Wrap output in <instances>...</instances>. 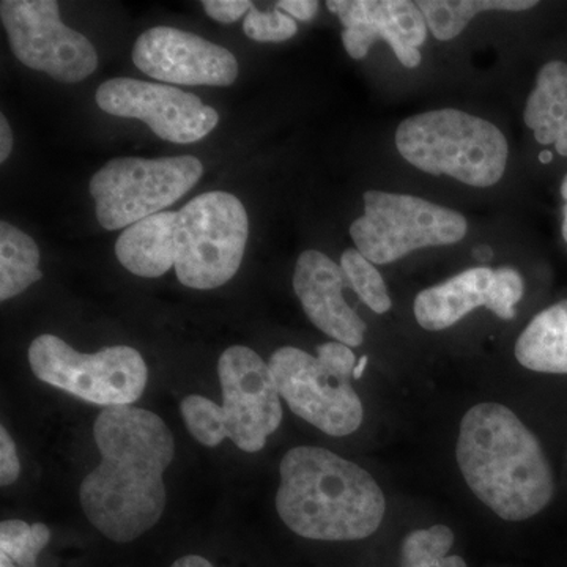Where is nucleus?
<instances>
[{
    "instance_id": "1",
    "label": "nucleus",
    "mask_w": 567,
    "mask_h": 567,
    "mask_svg": "<svg viewBox=\"0 0 567 567\" xmlns=\"http://www.w3.org/2000/svg\"><path fill=\"white\" fill-rule=\"evenodd\" d=\"M102 462L82 481L89 522L114 543H133L158 524L166 509L164 472L173 464V432L151 410L110 406L93 424Z\"/></svg>"
},
{
    "instance_id": "2",
    "label": "nucleus",
    "mask_w": 567,
    "mask_h": 567,
    "mask_svg": "<svg viewBox=\"0 0 567 567\" xmlns=\"http://www.w3.org/2000/svg\"><path fill=\"white\" fill-rule=\"evenodd\" d=\"M456 456L473 494L503 520H527L554 498V473L539 440L505 405L484 402L466 412Z\"/></svg>"
},
{
    "instance_id": "3",
    "label": "nucleus",
    "mask_w": 567,
    "mask_h": 567,
    "mask_svg": "<svg viewBox=\"0 0 567 567\" xmlns=\"http://www.w3.org/2000/svg\"><path fill=\"white\" fill-rule=\"evenodd\" d=\"M276 511L295 535L312 540H360L374 535L386 499L371 473L316 446H298L279 465Z\"/></svg>"
},
{
    "instance_id": "4",
    "label": "nucleus",
    "mask_w": 567,
    "mask_h": 567,
    "mask_svg": "<svg viewBox=\"0 0 567 567\" xmlns=\"http://www.w3.org/2000/svg\"><path fill=\"white\" fill-rule=\"evenodd\" d=\"M223 405L204 395H186L181 412L189 434L215 447L229 439L238 450L257 453L282 423L281 395L270 365L252 349L233 346L218 361Z\"/></svg>"
},
{
    "instance_id": "5",
    "label": "nucleus",
    "mask_w": 567,
    "mask_h": 567,
    "mask_svg": "<svg viewBox=\"0 0 567 567\" xmlns=\"http://www.w3.org/2000/svg\"><path fill=\"white\" fill-rule=\"evenodd\" d=\"M395 145L424 173L450 175L476 188L502 181L509 147L494 123L458 110L413 115L399 125Z\"/></svg>"
},
{
    "instance_id": "6",
    "label": "nucleus",
    "mask_w": 567,
    "mask_h": 567,
    "mask_svg": "<svg viewBox=\"0 0 567 567\" xmlns=\"http://www.w3.org/2000/svg\"><path fill=\"white\" fill-rule=\"evenodd\" d=\"M279 395L295 415L323 434L347 436L363 423L364 409L353 390L357 357L349 346L327 342L312 357L297 347H282L268 363Z\"/></svg>"
},
{
    "instance_id": "7",
    "label": "nucleus",
    "mask_w": 567,
    "mask_h": 567,
    "mask_svg": "<svg viewBox=\"0 0 567 567\" xmlns=\"http://www.w3.org/2000/svg\"><path fill=\"white\" fill-rule=\"evenodd\" d=\"M245 205L230 193L212 192L178 212L175 274L189 289L210 290L237 275L248 244Z\"/></svg>"
},
{
    "instance_id": "8",
    "label": "nucleus",
    "mask_w": 567,
    "mask_h": 567,
    "mask_svg": "<svg viewBox=\"0 0 567 567\" xmlns=\"http://www.w3.org/2000/svg\"><path fill=\"white\" fill-rule=\"evenodd\" d=\"M29 364L41 382L106 409L133 405L148 382L147 364L133 347L80 353L54 334L33 339Z\"/></svg>"
},
{
    "instance_id": "9",
    "label": "nucleus",
    "mask_w": 567,
    "mask_h": 567,
    "mask_svg": "<svg viewBox=\"0 0 567 567\" xmlns=\"http://www.w3.org/2000/svg\"><path fill=\"white\" fill-rule=\"evenodd\" d=\"M203 174L196 156L112 159L91 181L96 218L106 230L133 226L177 203Z\"/></svg>"
},
{
    "instance_id": "10",
    "label": "nucleus",
    "mask_w": 567,
    "mask_h": 567,
    "mask_svg": "<svg viewBox=\"0 0 567 567\" xmlns=\"http://www.w3.org/2000/svg\"><path fill=\"white\" fill-rule=\"evenodd\" d=\"M364 215L350 226L358 251L386 265L429 246L461 241L468 224L461 213L406 194L368 192Z\"/></svg>"
},
{
    "instance_id": "11",
    "label": "nucleus",
    "mask_w": 567,
    "mask_h": 567,
    "mask_svg": "<svg viewBox=\"0 0 567 567\" xmlns=\"http://www.w3.org/2000/svg\"><path fill=\"white\" fill-rule=\"evenodd\" d=\"M0 18L18 61L55 81L76 84L99 66L95 47L66 28L54 0H3Z\"/></svg>"
},
{
    "instance_id": "12",
    "label": "nucleus",
    "mask_w": 567,
    "mask_h": 567,
    "mask_svg": "<svg viewBox=\"0 0 567 567\" xmlns=\"http://www.w3.org/2000/svg\"><path fill=\"white\" fill-rule=\"evenodd\" d=\"M100 110L147 123L159 140L193 144L216 128L219 114L193 93L173 85L115 78L96 89Z\"/></svg>"
},
{
    "instance_id": "13",
    "label": "nucleus",
    "mask_w": 567,
    "mask_h": 567,
    "mask_svg": "<svg viewBox=\"0 0 567 567\" xmlns=\"http://www.w3.org/2000/svg\"><path fill=\"white\" fill-rule=\"evenodd\" d=\"M133 62L153 80L227 87L238 78L237 58L212 41L174 28H153L133 48Z\"/></svg>"
},
{
    "instance_id": "14",
    "label": "nucleus",
    "mask_w": 567,
    "mask_h": 567,
    "mask_svg": "<svg viewBox=\"0 0 567 567\" xmlns=\"http://www.w3.org/2000/svg\"><path fill=\"white\" fill-rule=\"evenodd\" d=\"M524 289V278L514 268H470L450 281L423 290L413 311L417 323L429 331L446 330L481 306L499 319L513 320Z\"/></svg>"
},
{
    "instance_id": "15",
    "label": "nucleus",
    "mask_w": 567,
    "mask_h": 567,
    "mask_svg": "<svg viewBox=\"0 0 567 567\" xmlns=\"http://www.w3.org/2000/svg\"><path fill=\"white\" fill-rule=\"evenodd\" d=\"M328 10L344 24L342 43L350 58L364 59L377 40H385L406 69L421 63L417 47L427 39L423 11L409 0H330Z\"/></svg>"
},
{
    "instance_id": "16",
    "label": "nucleus",
    "mask_w": 567,
    "mask_h": 567,
    "mask_svg": "<svg viewBox=\"0 0 567 567\" xmlns=\"http://www.w3.org/2000/svg\"><path fill=\"white\" fill-rule=\"evenodd\" d=\"M347 278L341 265L327 254L309 249L295 265L293 290L312 323L349 347L363 344L365 323L347 303L342 289Z\"/></svg>"
},
{
    "instance_id": "17",
    "label": "nucleus",
    "mask_w": 567,
    "mask_h": 567,
    "mask_svg": "<svg viewBox=\"0 0 567 567\" xmlns=\"http://www.w3.org/2000/svg\"><path fill=\"white\" fill-rule=\"evenodd\" d=\"M178 212H162L126 227L117 238L115 254L130 274L159 278L175 267Z\"/></svg>"
},
{
    "instance_id": "18",
    "label": "nucleus",
    "mask_w": 567,
    "mask_h": 567,
    "mask_svg": "<svg viewBox=\"0 0 567 567\" xmlns=\"http://www.w3.org/2000/svg\"><path fill=\"white\" fill-rule=\"evenodd\" d=\"M518 363L544 374H567V300L539 312L516 342Z\"/></svg>"
},
{
    "instance_id": "19",
    "label": "nucleus",
    "mask_w": 567,
    "mask_h": 567,
    "mask_svg": "<svg viewBox=\"0 0 567 567\" xmlns=\"http://www.w3.org/2000/svg\"><path fill=\"white\" fill-rule=\"evenodd\" d=\"M524 118L543 145L557 144L567 132V63L551 61L540 69Z\"/></svg>"
},
{
    "instance_id": "20",
    "label": "nucleus",
    "mask_w": 567,
    "mask_h": 567,
    "mask_svg": "<svg viewBox=\"0 0 567 567\" xmlns=\"http://www.w3.org/2000/svg\"><path fill=\"white\" fill-rule=\"evenodd\" d=\"M40 249L35 240L14 227L0 223V300L7 301L43 278Z\"/></svg>"
},
{
    "instance_id": "21",
    "label": "nucleus",
    "mask_w": 567,
    "mask_h": 567,
    "mask_svg": "<svg viewBox=\"0 0 567 567\" xmlns=\"http://www.w3.org/2000/svg\"><path fill=\"white\" fill-rule=\"evenodd\" d=\"M427 28L435 39L447 41L464 32L466 24L483 11H525L537 6L535 0H421Z\"/></svg>"
},
{
    "instance_id": "22",
    "label": "nucleus",
    "mask_w": 567,
    "mask_h": 567,
    "mask_svg": "<svg viewBox=\"0 0 567 567\" xmlns=\"http://www.w3.org/2000/svg\"><path fill=\"white\" fill-rule=\"evenodd\" d=\"M454 533L446 525L416 529L405 537L401 548V567H466L457 555H450Z\"/></svg>"
},
{
    "instance_id": "23",
    "label": "nucleus",
    "mask_w": 567,
    "mask_h": 567,
    "mask_svg": "<svg viewBox=\"0 0 567 567\" xmlns=\"http://www.w3.org/2000/svg\"><path fill=\"white\" fill-rule=\"evenodd\" d=\"M341 268L347 282L375 315H385L390 311L393 303L386 284L371 260L365 259L358 249H346L341 257Z\"/></svg>"
},
{
    "instance_id": "24",
    "label": "nucleus",
    "mask_w": 567,
    "mask_h": 567,
    "mask_svg": "<svg viewBox=\"0 0 567 567\" xmlns=\"http://www.w3.org/2000/svg\"><path fill=\"white\" fill-rule=\"evenodd\" d=\"M51 532L44 524L29 525L22 520L0 524V554L17 567H37V558L50 544Z\"/></svg>"
},
{
    "instance_id": "25",
    "label": "nucleus",
    "mask_w": 567,
    "mask_h": 567,
    "mask_svg": "<svg viewBox=\"0 0 567 567\" xmlns=\"http://www.w3.org/2000/svg\"><path fill=\"white\" fill-rule=\"evenodd\" d=\"M244 31L254 41L279 43L297 35L298 25L293 18L281 10L260 11L252 7L245 17Z\"/></svg>"
},
{
    "instance_id": "26",
    "label": "nucleus",
    "mask_w": 567,
    "mask_h": 567,
    "mask_svg": "<svg viewBox=\"0 0 567 567\" xmlns=\"http://www.w3.org/2000/svg\"><path fill=\"white\" fill-rule=\"evenodd\" d=\"M21 475L17 445L6 427H0V484L3 487L17 483Z\"/></svg>"
},
{
    "instance_id": "27",
    "label": "nucleus",
    "mask_w": 567,
    "mask_h": 567,
    "mask_svg": "<svg viewBox=\"0 0 567 567\" xmlns=\"http://www.w3.org/2000/svg\"><path fill=\"white\" fill-rule=\"evenodd\" d=\"M203 7L212 20L230 24L246 17L254 6L249 0H204Z\"/></svg>"
},
{
    "instance_id": "28",
    "label": "nucleus",
    "mask_w": 567,
    "mask_h": 567,
    "mask_svg": "<svg viewBox=\"0 0 567 567\" xmlns=\"http://www.w3.org/2000/svg\"><path fill=\"white\" fill-rule=\"evenodd\" d=\"M276 9L286 11L290 18L300 21H311L319 11V2L316 0H281L276 2Z\"/></svg>"
},
{
    "instance_id": "29",
    "label": "nucleus",
    "mask_w": 567,
    "mask_h": 567,
    "mask_svg": "<svg viewBox=\"0 0 567 567\" xmlns=\"http://www.w3.org/2000/svg\"><path fill=\"white\" fill-rule=\"evenodd\" d=\"M13 148V133L6 115H0V162L6 163Z\"/></svg>"
},
{
    "instance_id": "30",
    "label": "nucleus",
    "mask_w": 567,
    "mask_h": 567,
    "mask_svg": "<svg viewBox=\"0 0 567 567\" xmlns=\"http://www.w3.org/2000/svg\"><path fill=\"white\" fill-rule=\"evenodd\" d=\"M171 567H215L208 559L200 557V555H186V557L178 558Z\"/></svg>"
},
{
    "instance_id": "31",
    "label": "nucleus",
    "mask_w": 567,
    "mask_h": 567,
    "mask_svg": "<svg viewBox=\"0 0 567 567\" xmlns=\"http://www.w3.org/2000/svg\"><path fill=\"white\" fill-rule=\"evenodd\" d=\"M368 360H369L368 357H363V358H361L360 361H358L357 368H354V371H353L354 380L361 379V377H363L365 365H368Z\"/></svg>"
},
{
    "instance_id": "32",
    "label": "nucleus",
    "mask_w": 567,
    "mask_h": 567,
    "mask_svg": "<svg viewBox=\"0 0 567 567\" xmlns=\"http://www.w3.org/2000/svg\"><path fill=\"white\" fill-rule=\"evenodd\" d=\"M0 567H17L7 555L0 554Z\"/></svg>"
},
{
    "instance_id": "33",
    "label": "nucleus",
    "mask_w": 567,
    "mask_h": 567,
    "mask_svg": "<svg viewBox=\"0 0 567 567\" xmlns=\"http://www.w3.org/2000/svg\"><path fill=\"white\" fill-rule=\"evenodd\" d=\"M540 163H550L551 162V153L548 151H544L539 155Z\"/></svg>"
},
{
    "instance_id": "34",
    "label": "nucleus",
    "mask_w": 567,
    "mask_h": 567,
    "mask_svg": "<svg viewBox=\"0 0 567 567\" xmlns=\"http://www.w3.org/2000/svg\"><path fill=\"white\" fill-rule=\"evenodd\" d=\"M563 237H565L567 244V203L565 207V219H563Z\"/></svg>"
},
{
    "instance_id": "35",
    "label": "nucleus",
    "mask_w": 567,
    "mask_h": 567,
    "mask_svg": "<svg viewBox=\"0 0 567 567\" xmlns=\"http://www.w3.org/2000/svg\"><path fill=\"white\" fill-rule=\"evenodd\" d=\"M561 196L565 197V200L567 203V175L565 177V181H563L561 185Z\"/></svg>"
}]
</instances>
